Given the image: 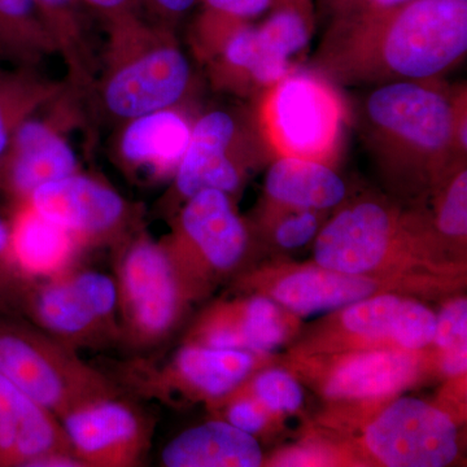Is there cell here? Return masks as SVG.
Returning a JSON list of instances; mask_svg holds the SVG:
<instances>
[{"instance_id": "1", "label": "cell", "mask_w": 467, "mask_h": 467, "mask_svg": "<svg viewBox=\"0 0 467 467\" xmlns=\"http://www.w3.org/2000/svg\"><path fill=\"white\" fill-rule=\"evenodd\" d=\"M466 51L467 0H409L334 17L315 66L334 84L431 82Z\"/></svg>"}, {"instance_id": "2", "label": "cell", "mask_w": 467, "mask_h": 467, "mask_svg": "<svg viewBox=\"0 0 467 467\" xmlns=\"http://www.w3.org/2000/svg\"><path fill=\"white\" fill-rule=\"evenodd\" d=\"M106 24L103 69L92 90L106 115L128 122L177 107L192 88V70L169 24L150 23L142 14Z\"/></svg>"}, {"instance_id": "3", "label": "cell", "mask_w": 467, "mask_h": 467, "mask_svg": "<svg viewBox=\"0 0 467 467\" xmlns=\"http://www.w3.org/2000/svg\"><path fill=\"white\" fill-rule=\"evenodd\" d=\"M368 150L386 167L438 174L462 155L453 100L431 82H391L368 95L362 109Z\"/></svg>"}, {"instance_id": "4", "label": "cell", "mask_w": 467, "mask_h": 467, "mask_svg": "<svg viewBox=\"0 0 467 467\" xmlns=\"http://www.w3.org/2000/svg\"><path fill=\"white\" fill-rule=\"evenodd\" d=\"M260 128L279 156L327 164L340 149L347 110L333 81L317 70H291L266 88Z\"/></svg>"}, {"instance_id": "5", "label": "cell", "mask_w": 467, "mask_h": 467, "mask_svg": "<svg viewBox=\"0 0 467 467\" xmlns=\"http://www.w3.org/2000/svg\"><path fill=\"white\" fill-rule=\"evenodd\" d=\"M0 376L61 420L88 402L119 395L109 378L41 328L0 327Z\"/></svg>"}, {"instance_id": "6", "label": "cell", "mask_w": 467, "mask_h": 467, "mask_svg": "<svg viewBox=\"0 0 467 467\" xmlns=\"http://www.w3.org/2000/svg\"><path fill=\"white\" fill-rule=\"evenodd\" d=\"M27 309L46 334L69 348L98 349L121 339L115 278L97 270H67L39 281Z\"/></svg>"}, {"instance_id": "7", "label": "cell", "mask_w": 467, "mask_h": 467, "mask_svg": "<svg viewBox=\"0 0 467 467\" xmlns=\"http://www.w3.org/2000/svg\"><path fill=\"white\" fill-rule=\"evenodd\" d=\"M115 281L121 339L138 348L161 342L177 322L184 290L164 243L146 234L129 239Z\"/></svg>"}, {"instance_id": "8", "label": "cell", "mask_w": 467, "mask_h": 467, "mask_svg": "<svg viewBox=\"0 0 467 467\" xmlns=\"http://www.w3.org/2000/svg\"><path fill=\"white\" fill-rule=\"evenodd\" d=\"M368 451L389 467H442L459 453L451 418L426 402L404 398L368 427Z\"/></svg>"}, {"instance_id": "9", "label": "cell", "mask_w": 467, "mask_h": 467, "mask_svg": "<svg viewBox=\"0 0 467 467\" xmlns=\"http://www.w3.org/2000/svg\"><path fill=\"white\" fill-rule=\"evenodd\" d=\"M24 202L67 230L82 248L124 241L135 216L112 187L78 171L39 187Z\"/></svg>"}, {"instance_id": "10", "label": "cell", "mask_w": 467, "mask_h": 467, "mask_svg": "<svg viewBox=\"0 0 467 467\" xmlns=\"http://www.w3.org/2000/svg\"><path fill=\"white\" fill-rule=\"evenodd\" d=\"M60 420L82 466H138L149 451V420L119 395L81 405Z\"/></svg>"}, {"instance_id": "11", "label": "cell", "mask_w": 467, "mask_h": 467, "mask_svg": "<svg viewBox=\"0 0 467 467\" xmlns=\"http://www.w3.org/2000/svg\"><path fill=\"white\" fill-rule=\"evenodd\" d=\"M0 463L82 466L61 420L3 376H0Z\"/></svg>"}, {"instance_id": "12", "label": "cell", "mask_w": 467, "mask_h": 467, "mask_svg": "<svg viewBox=\"0 0 467 467\" xmlns=\"http://www.w3.org/2000/svg\"><path fill=\"white\" fill-rule=\"evenodd\" d=\"M164 245L173 263L193 254L204 265L225 272L242 260L247 232L227 193L202 190L187 199L174 239Z\"/></svg>"}, {"instance_id": "13", "label": "cell", "mask_w": 467, "mask_h": 467, "mask_svg": "<svg viewBox=\"0 0 467 467\" xmlns=\"http://www.w3.org/2000/svg\"><path fill=\"white\" fill-rule=\"evenodd\" d=\"M241 125L225 110H212L192 124V137L174 173L175 192L183 199L202 190L229 195L242 182Z\"/></svg>"}, {"instance_id": "14", "label": "cell", "mask_w": 467, "mask_h": 467, "mask_svg": "<svg viewBox=\"0 0 467 467\" xmlns=\"http://www.w3.org/2000/svg\"><path fill=\"white\" fill-rule=\"evenodd\" d=\"M392 214L374 202L346 208L322 229L315 247L319 266L349 275L376 269L391 247Z\"/></svg>"}, {"instance_id": "15", "label": "cell", "mask_w": 467, "mask_h": 467, "mask_svg": "<svg viewBox=\"0 0 467 467\" xmlns=\"http://www.w3.org/2000/svg\"><path fill=\"white\" fill-rule=\"evenodd\" d=\"M76 153L57 125L29 119L0 161V181L20 202L45 184L76 173Z\"/></svg>"}, {"instance_id": "16", "label": "cell", "mask_w": 467, "mask_h": 467, "mask_svg": "<svg viewBox=\"0 0 467 467\" xmlns=\"http://www.w3.org/2000/svg\"><path fill=\"white\" fill-rule=\"evenodd\" d=\"M82 245L67 230L20 202L9 226V260L21 275L46 281L76 265Z\"/></svg>"}, {"instance_id": "17", "label": "cell", "mask_w": 467, "mask_h": 467, "mask_svg": "<svg viewBox=\"0 0 467 467\" xmlns=\"http://www.w3.org/2000/svg\"><path fill=\"white\" fill-rule=\"evenodd\" d=\"M342 319L350 333L368 339L392 340L408 350L425 348L434 342V313L422 304L392 295L350 304Z\"/></svg>"}, {"instance_id": "18", "label": "cell", "mask_w": 467, "mask_h": 467, "mask_svg": "<svg viewBox=\"0 0 467 467\" xmlns=\"http://www.w3.org/2000/svg\"><path fill=\"white\" fill-rule=\"evenodd\" d=\"M192 129L189 117L177 107L137 117L126 122L119 155L131 167L156 175H174L189 146Z\"/></svg>"}, {"instance_id": "19", "label": "cell", "mask_w": 467, "mask_h": 467, "mask_svg": "<svg viewBox=\"0 0 467 467\" xmlns=\"http://www.w3.org/2000/svg\"><path fill=\"white\" fill-rule=\"evenodd\" d=\"M161 461L168 467H256L263 451L254 436L225 420H211L169 442Z\"/></svg>"}, {"instance_id": "20", "label": "cell", "mask_w": 467, "mask_h": 467, "mask_svg": "<svg viewBox=\"0 0 467 467\" xmlns=\"http://www.w3.org/2000/svg\"><path fill=\"white\" fill-rule=\"evenodd\" d=\"M417 362L404 350H371L344 359L334 368L326 395L347 400H373L400 391L417 376Z\"/></svg>"}, {"instance_id": "21", "label": "cell", "mask_w": 467, "mask_h": 467, "mask_svg": "<svg viewBox=\"0 0 467 467\" xmlns=\"http://www.w3.org/2000/svg\"><path fill=\"white\" fill-rule=\"evenodd\" d=\"M254 368V358L242 349H218L189 344L156 382L182 384L190 391L220 399L229 395Z\"/></svg>"}, {"instance_id": "22", "label": "cell", "mask_w": 467, "mask_h": 467, "mask_svg": "<svg viewBox=\"0 0 467 467\" xmlns=\"http://www.w3.org/2000/svg\"><path fill=\"white\" fill-rule=\"evenodd\" d=\"M376 290L371 279L319 266L285 276L276 284L273 296L297 315L312 316L348 306L367 299Z\"/></svg>"}, {"instance_id": "23", "label": "cell", "mask_w": 467, "mask_h": 467, "mask_svg": "<svg viewBox=\"0 0 467 467\" xmlns=\"http://www.w3.org/2000/svg\"><path fill=\"white\" fill-rule=\"evenodd\" d=\"M57 54L67 67V88L73 97L91 94L97 81V61L86 29L82 0H34Z\"/></svg>"}, {"instance_id": "24", "label": "cell", "mask_w": 467, "mask_h": 467, "mask_svg": "<svg viewBox=\"0 0 467 467\" xmlns=\"http://www.w3.org/2000/svg\"><path fill=\"white\" fill-rule=\"evenodd\" d=\"M266 192L273 201L296 209L324 211L346 198L342 178L324 162L279 156L266 174Z\"/></svg>"}, {"instance_id": "25", "label": "cell", "mask_w": 467, "mask_h": 467, "mask_svg": "<svg viewBox=\"0 0 467 467\" xmlns=\"http://www.w3.org/2000/svg\"><path fill=\"white\" fill-rule=\"evenodd\" d=\"M67 86L39 75L36 67H20L0 76V161L15 134L34 113L64 94Z\"/></svg>"}, {"instance_id": "26", "label": "cell", "mask_w": 467, "mask_h": 467, "mask_svg": "<svg viewBox=\"0 0 467 467\" xmlns=\"http://www.w3.org/2000/svg\"><path fill=\"white\" fill-rule=\"evenodd\" d=\"M57 46L34 0H0V57L36 67Z\"/></svg>"}, {"instance_id": "27", "label": "cell", "mask_w": 467, "mask_h": 467, "mask_svg": "<svg viewBox=\"0 0 467 467\" xmlns=\"http://www.w3.org/2000/svg\"><path fill=\"white\" fill-rule=\"evenodd\" d=\"M238 324L245 349L269 352L281 346L285 339V328L279 317L278 309L266 297H254L245 306Z\"/></svg>"}, {"instance_id": "28", "label": "cell", "mask_w": 467, "mask_h": 467, "mask_svg": "<svg viewBox=\"0 0 467 467\" xmlns=\"http://www.w3.org/2000/svg\"><path fill=\"white\" fill-rule=\"evenodd\" d=\"M459 165L445 189L436 216L439 232L451 238H462L467 234V171Z\"/></svg>"}, {"instance_id": "29", "label": "cell", "mask_w": 467, "mask_h": 467, "mask_svg": "<svg viewBox=\"0 0 467 467\" xmlns=\"http://www.w3.org/2000/svg\"><path fill=\"white\" fill-rule=\"evenodd\" d=\"M254 393L266 408L281 413L296 411L304 400L300 384L284 370H269L257 377Z\"/></svg>"}, {"instance_id": "30", "label": "cell", "mask_w": 467, "mask_h": 467, "mask_svg": "<svg viewBox=\"0 0 467 467\" xmlns=\"http://www.w3.org/2000/svg\"><path fill=\"white\" fill-rule=\"evenodd\" d=\"M434 342L439 348L467 344V303L465 299L454 300L436 317Z\"/></svg>"}, {"instance_id": "31", "label": "cell", "mask_w": 467, "mask_h": 467, "mask_svg": "<svg viewBox=\"0 0 467 467\" xmlns=\"http://www.w3.org/2000/svg\"><path fill=\"white\" fill-rule=\"evenodd\" d=\"M318 230V218L308 209H301L300 213L287 217L275 230V241L282 247H301L316 235Z\"/></svg>"}, {"instance_id": "32", "label": "cell", "mask_w": 467, "mask_h": 467, "mask_svg": "<svg viewBox=\"0 0 467 467\" xmlns=\"http://www.w3.org/2000/svg\"><path fill=\"white\" fill-rule=\"evenodd\" d=\"M273 0H202L205 11L233 20L248 21L260 16Z\"/></svg>"}, {"instance_id": "33", "label": "cell", "mask_w": 467, "mask_h": 467, "mask_svg": "<svg viewBox=\"0 0 467 467\" xmlns=\"http://www.w3.org/2000/svg\"><path fill=\"white\" fill-rule=\"evenodd\" d=\"M227 422L247 434L254 435L265 426L266 417L259 405L244 399L233 402L227 409Z\"/></svg>"}, {"instance_id": "34", "label": "cell", "mask_w": 467, "mask_h": 467, "mask_svg": "<svg viewBox=\"0 0 467 467\" xmlns=\"http://www.w3.org/2000/svg\"><path fill=\"white\" fill-rule=\"evenodd\" d=\"M85 7L97 12L106 23L125 15L140 14L143 5L149 7L147 0H82Z\"/></svg>"}, {"instance_id": "35", "label": "cell", "mask_w": 467, "mask_h": 467, "mask_svg": "<svg viewBox=\"0 0 467 467\" xmlns=\"http://www.w3.org/2000/svg\"><path fill=\"white\" fill-rule=\"evenodd\" d=\"M147 2H149V7L169 24L190 11L199 0H147Z\"/></svg>"}, {"instance_id": "36", "label": "cell", "mask_w": 467, "mask_h": 467, "mask_svg": "<svg viewBox=\"0 0 467 467\" xmlns=\"http://www.w3.org/2000/svg\"><path fill=\"white\" fill-rule=\"evenodd\" d=\"M467 367V344L451 347L444 350L441 359V368L450 376H459L466 371Z\"/></svg>"}, {"instance_id": "37", "label": "cell", "mask_w": 467, "mask_h": 467, "mask_svg": "<svg viewBox=\"0 0 467 467\" xmlns=\"http://www.w3.org/2000/svg\"><path fill=\"white\" fill-rule=\"evenodd\" d=\"M322 3L334 17L353 14V12L361 11L364 7V0H322Z\"/></svg>"}, {"instance_id": "38", "label": "cell", "mask_w": 467, "mask_h": 467, "mask_svg": "<svg viewBox=\"0 0 467 467\" xmlns=\"http://www.w3.org/2000/svg\"><path fill=\"white\" fill-rule=\"evenodd\" d=\"M276 3H278V8L294 9L313 23L312 0H276Z\"/></svg>"}, {"instance_id": "39", "label": "cell", "mask_w": 467, "mask_h": 467, "mask_svg": "<svg viewBox=\"0 0 467 467\" xmlns=\"http://www.w3.org/2000/svg\"><path fill=\"white\" fill-rule=\"evenodd\" d=\"M0 263H11L9 260V226L2 218H0Z\"/></svg>"}, {"instance_id": "40", "label": "cell", "mask_w": 467, "mask_h": 467, "mask_svg": "<svg viewBox=\"0 0 467 467\" xmlns=\"http://www.w3.org/2000/svg\"><path fill=\"white\" fill-rule=\"evenodd\" d=\"M407 2L409 0H364V7H362L361 11H364V9L391 8Z\"/></svg>"}, {"instance_id": "41", "label": "cell", "mask_w": 467, "mask_h": 467, "mask_svg": "<svg viewBox=\"0 0 467 467\" xmlns=\"http://www.w3.org/2000/svg\"><path fill=\"white\" fill-rule=\"evenodd\" d=\"M0 76H2V70H0Z\"/></svg>"}]
</instances>
